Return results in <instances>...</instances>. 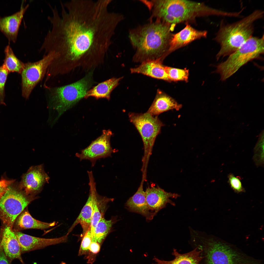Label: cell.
Returning <instances> with one entry per match:
<instances>
[{
  "label": "cell",
  "mask_w": 264,
  "mask_h": 264,
  "mask_svg": "<svg viewBox=\"0 0 264 264\" xmlns=\"http://www.w3.org/2000/svg\"><path fill=\"white\" fill-rule=\"evenodd\" d=\"M111 2L110 0H72L61 3V13L54 9L48 17L51 28L44 39L43 48L72 61L102 55L124 19L121 14L110 11Z\"/></svg>",
  "instance_id": "1"
},
{
  "label": "cell",
  "mask_w": 264,
  "mask_h": 264,
  "mask_svg": "<svg viewBox=\"0 0 264 264\" xmlns=\"http://www.w3.org/2000/svg\"><path fill=\"white\" fill-rule=\"evenodd\" d=\"M175 26L156 21L149 22L130 30L129 37L136 52L135 61H163L168 55Z\"/></svg>",
  "instance_id": "2"
},
{
  "label": "cell",
  "mask_w": 264,
  "mask_h": 264,
  "mask_svg": "<svg viewBox=\"0 0 264 264\" xmlns=\"http://www.w3.org/2000/svg\"><path fill=\"white\" fill-rule=\"evenodd\" d=\"M151 11L150 22H162L171 25L194 22L199 17L215 15L225 16L227 12L209 7L202 3L184 0H146Z\"/></svg>",
  "instance_id": "3"
},
{
  "label": "cell",
  "mask_w": 264,
  "mask_h": 264,
  "mask_svg": "<svg viewBox=\"0 0 264 264\" xmlns=\"http://www.w3.org/2000/svg\"><path fill=\"white\" fill-rule=\"evenodd\" d=\"M263 15V11L256 10L234 23L226 24L221 22L214 39L220 46L216 56L217 60L229 55L252 37L254 22Z\"/></svg>",
  "instance_id": "4"
},
{
  "label": "cell",
  "mask_w": 264,
  "mask_h": 264,
  "mask_svg": "<svg viewBox=\"0 0 264 264\" xmlns=\"http://www.w3.org/2000/svg\"><path fill=\"white\" fill-rule=\"evenodd\" d=\"M195 235L203 244L204 264H264L233 245L215 237L205 238L198 231Z\"/></svg>",
  "instance_id": "5"
},
{
  "label": "cell",
  "mask_w": 264,
  "mask_h": 264,
  "mask_svg": "<svg viewBox=\"0 0 264 264\" xmlns=\"http://www.w3.org/2000/svg\"><path fill=\"white\" fill-rule=\"evenodd\" d=\"M264 40V35L260 38L252 36L218 65L216 71L221 80H226L247 63L263 54Z\"/></svg>",
  "instance_id": "6"
},
{
  "label": "cell",
  "mask_w": 264,
  "mask_h": 264,
  "mask_svg": "<svg viewBox=\"0 0 264 264\" xmlns=\"http://www.w3.org/2000/svg\"><path fill=\"white\" fill-rule=\"evenodd\" d=\"M128 116L130 121L136 128L143 140L144 153L142 169L146 170L156 138L160 133L161 127L164 124L158 116H153L146 112L144 113L131 112Z\"/></svg>",
  "instance_id": "7"
},
{
  "label": "cell",
  "mask_w": 264,
  "mask_h": 264,
  "mask_svg": "<svg viewBox=\"0 0 264 264\" xmlns=\"http://www.w3.org/2000/svg\"><path fill=\"white\" fill-rule=\"evenodd\" d=\"M11 185L0 198V219L4 226L12 229L17 217L34 198L27 195L18 186L15 187Z\"/></svg>",
  "instance_id": "8"
},
{
  "label": "cell",
  "mask_w": 264,
  "mask_h": 264,
  "mask_svg": "<svg viewBox=\"0 0 264 264\" xmlns=\"http://www.w3.org/2000/svg\"><path fill=\"white\" fill-rule=\"evenodd\" d=\"M86 77L65 86L55 88L51 99L52 108L57 111L58 117L85 97L90 85Z\"/></svg>",
  "instance_id": "9"
},
{
  "label": "cell",
  "mask_w": 264,
  "mask_h": 264,
  "mask_svg": "<svg viewBox=\"0 0 264 264\" xmlns=\"http://www.w3.org/2000/svg\"><path fill=\"white\" fill-rule=\"evenodd\" d=\"M56 57L54 52H49L43 59L37 62L24 64L21 73L22 95L28 99L37 83L41 80L46 69Z\"/></svg>",
  "instance_id": "10"
},
{
  "label": "cell",
  "mask_w": 264,
  "mask_h": 264,
  "mask_svg": "<svg viewBox=\"0 0 264 264\" xmlns=\"http://www.w3.org/2000/svg\"><path fill=\"white\" fill-rule=\"evenodd\" d=\"M112 135V133L110 130H104L100 136L81 150L80 153H76V156L80 161L84 160H89L92 167L94 166L97 160L111 157L112 153L117 151L113 149L111 146L110 139Z\"/></svg>",
  "instance_id": "11"
},
{
  "label": "cell",
  "mask_w": 264,
  "mask_h": 264,
  "mask_svg": "<svg viewBox=\"0 0 264 264\" xmlns=\"http://www.w3.org/2000/svg\"><path fill=\"white\" fill-rule=\"evenodd\" d=\"M49 179L43 165L32 166L23 174L18 186L27 195L34 198Z\"/></svg>",
  "instance_id": "12"
},
{
  "label": "cell",
  "mask_w": 264,
  "mask_h": 264,
  "mask_svg": "<svg viewBox=\"0 0 264 264\" xmlns=\"http://www.w3.org/2000/svg\"><path fill=\"white\" fill-rule=\"evenodd\" d=\"M147 204L151 210L156 215L167 204L174 206L175 203L170 198H176L180 195L176 193L167 192L159 186L153 185L148 186L145 191Z\"/></svg>",
  "instance_id": "13"
},
{
  "label": "cell",
  "mask_w": 264,
  "mask_h": 264,
  "mask_svg": "<svg viewBox=\"0 0 264 264\" xmlns=\"http://www.w3.org/2000/svg\"><path fill=\"white\" fill-rule=\"evenodd\" d=\"M19 244L22 253H23L41 249L49 246L65 243L67 241L68 235L53 238L37 237L22 233L14 231Z\"/></svg>",
  "instance_id": "14"
},
{
  "label": "cell",
  "mask_w": 264,
  "mask_h": 264,
  "mask_svg": "<svg viewBox=\"0 0 264 264\" xmlns=\"http://www.w3.org/2000/svg\"><path fill=\"white\" fill-rule=\"evenodd\" d=\"M21 4L20 10L12 15L3 17H0V31L6 36L9 42L15 43L17 39L20 27L24 15L29 7Z\"/></svg>",
  "instance_id": "15"
},
{
  "label": "cell",
  "mask_w": 264,
  "mask_h": 264,
  "mask_svg": "<svg viewBox=\"0 0 264 264\" xmlns=\"http://www.w3.org/2000/svg\"><path fill=\"white\" fill-rule=\"evenodd\" d=\"M145 180L142 178L137 191L128 200L125 206L129 211L140 214L145 217L147 220L150 221L156 215L151 210L146 201L143 188Z\"/></svg>",
  "instance_id": "16"
},
{
  "label": "cell",
  "mask_w": 264,
  "mask_h": 264,
  "mask_svg": "<svg viewBox=\"0 0 264 264\" xmlns=\"http://www.w3.org/2000/svg\"><path fill=\"white\" fill-rule=\"evenodd\" d=\"M0 232V244L7 258L17 259L25 264L21 256V248L14 232L10 227L4 226Z\"/></svg>",
  "instance_id": "17"
},
{
  "label": "cell",
  "mask_w": 264,
  "mask_h": 264,
  "mask_svg": "<svg viewBox=\"0 0 264 264\" xmlns=\"http://www.w3.org/2000/svg\"><path fill=\"white\" fill-rule=\"evenodd\" d=\"M187 23L185 27L180 32L173 34L168 55L195 40L206 36L207 31L198 30L192 27L188 23Z\"/></svg>",
  "instance_id": "18"
},
{
  "label": "cell",
  "mask_w": 264,
  "mask_h": 264,
  "mask_svg": "<svg viewBox=\"0 0 264 264\" xmlns=\"http://www.w3.org/2000/svg\"><path fill=\"white\" fill-rule=\"evenodd\" d=\"M160 59L144 61L139 66L131 68L132 73L141 74L154 78L170 81Z\"/></svg>",
  "instance_id": "19"
},
{
  "label": "cell",
  "mask_w": 264,
  "mask_h": 264,
  "mask_svg": "<svg viewBox=\"0 0 264 264\" xmlns=\"http://www.w3.org/2000/svg\"><path fill=\"white\" fill-rule=\"evenodd\" d=\"M182 105L160 90H158L152 104L146 112L153 116H158L163 112L175 109L178 110Z\"/></svg>",
  "instance_id": "20"
},
{
  "label": "cell",
  "mask_w": 264,
  "mask_h": 264,
  "mask_svg": "<svg viewBox=\"0 0 264 264\" xmlns=\"http://www.w3.org/2000/svg\"><path fill=\"white\" fill-rule=\"evenodd\" d=\"M55 223V221L49 223L37 220L32 216L27 209H25L16 219L12 230L14 231L28 229L43 230L53 226Z\"/></svg>",
  "instance_id": "21"
},
{
  "label": "cell",
  "mask_w": 264,
  "mask_h": 264,
  "mask_svg": "<svg viewBox=\"0 0 264 264\" xmlns=\"http://www.w3.org/2000/svg\"><path fill=\"white\" fill-rule=\"evenodd\" d=\"M202 251V249L199 246L189 252L182 254L174 249L172 254L175 258L173 260L165 261L154 257L153 260L156 262L154 264H199L201 261L204 258V256H201Z\"/></svg>",
  "instance_id": "22"
},
{
  "label": "cell",
  "mask_w": 264,
  "mask_h": 264,
  "mask_svg": "<svg viewBox=\"0 0 264 264\" xmlns=\"http://www.w3.org/2000/svg\"><path fill=\"white\" fill-rule=\"evenodd\" d=\"M122 78H113L99 83L87 91L85 97L92 96L97 99L105 98L109 99L111 93Z\"/></svg>",
  "instance_id": "23"
},
{
  "label": "cell",
  "mask_w": 264,
  "mask_h": 264,
  "mask_svg": "<svg viewBox=\"0 0 264 264\" xmlns=\"http://www.w3.org/2000/svg\"><path fill=\"white\" fill-rule=\"evenodd\" d=\"M88 175L90 188L89 193L91 195L93 209L90 226L92 238L96 227L102 217L98 205L97 198L98 195L96 189V184L93 174L92 173L90 172Z\"/></svg>",
  "instance_id": "24"
},
{
  "label": "cell",
  "mask_w": 264,
  "mask_h": 264,
  "mask_svg": "<svg viewBox=\"0 0 264 264\" xmlns=\"http://www.w3.org/2000/svg\"><path fill=\"white\" fill-rule=\"evenodd\" d=\"M93 207L91 195L89 193L88 198L81 212L72 226L68 230L66 235H68L75 226L78 223L81 225L83 229L82 235L90 228Z\"/></svg>",
  "instance_id": "25"
},
{
  "label": "cell",
  "mask_w": 264,
  "mask_h": 264,
  "mask_svg": "<svg viewBox=\"0 0 264 264\" xmlns=\"http://www.w3.org/2000/svg\"><path fill=\"white\" fill-rule=\"evenodd\" d=\"M5 58L3 65L9 72H16L21 73L24 64L19 59L14 55L10 43L4 49Z\"/></svg>",
  "instance_id": "26"
},
{
  "label": "cell",
  "mask_w": 264,
  "mask_h": 264,
  "mask_svg": "<svg viewBox=\"0 0 264 264\" xmlns=\"http://www.w3.org/2000/svg\"><path fill=\"white\" fill-rule=\"evenodd\" d=\"M113 223L111 220H107L102 218L96 227L92 242L101 243L110 231Z\"/></svg>",
  "instance_id": "27"
},
{
  "label": "cell",
  "mask_w": 264,
  "mask_h": 264,
  "mask_svg": "<svg viewBox=\"0 0 264 264\" xmlns=\"http://www.w3.org/2000/svg\"><path fill=\"white\" fill-rule=\"evenodd\" d=\"M164 68L170 81H188L189 71L186 68L181 69L165 66Z\"/></svg>",
  "instance_id": "28"
},
{
  "label": "cell",
  "mask_w": 264,
  "mask_h": 264,
  "mask_svg": "<svg viewBox=\"0 0 264 264\" xmlns=\"http://www.w3.org/2000/svg\"><path fill=\"white\" fill-rule=\"evenodd\" d=\"M9 73L4 66H0V104L5 105L6 104L4 101V87Z\"/></svg>",
  "instance_id": "29"
},
{
  "label": "cell",
  "mask_w": 264,
  "mask_h": 264,
  "mask_svg": "<svg viewBox=\"0 0 264 264\" xmlns=\"http://www.w3.org/2000/svg\"><path fill=\"white\" fill-rule=\"evenodd\" d=\"M228 182L231 188L235 192L239 193L245 191L241 178L239 176H235L233 174L230 173L228 175Z\"/></svg>",
  "instance_id": "30"
},
{
  "label": "cell",
  "mask_w": 264,
  "mask_h": 264,
  "mask_svg": "<svg viewBox=\"0 0 264 264\" xmlns=\"http://www.w3.org/2000/svg\"><path fill=\"white\" fill-rule=\"evenodd\" d=\"M92 242V236L90 228L84 235L82 241L78 254L82 255L88 252L89 247Z\"/></svg>",
  "instance_id": "31"
},
{
  "label": "cell",
  "mask_w": 264,
  "mask_h": 264,
  "mask_svg": "<svg viewBox=\"0 0 264 264\" xmlns=\"http://www.w3.org/2000/svg\"><path fill=\"white\" fill-rule=\"evenodd\" d=\"M256 147L253 159L256 165L258 166H263L264 151L263 145L260 144Z\"/></svg>",
  "instance_id": "32"
},
{
  "label": "cell",
  "mask_w": 264,
  "mask_h": 264,
  "mask_svg": "<svg viewBox=\"0 0 264 264\" xmlns=\"http://www.w3.org/2000/svg\"><path fill=\"white\" fill-rule=\"evenodd\" d=\"M15 181L14 180H8L4 178L0 180V198L8 186L13 183Z\"/></svg>",
  "instance_id": "33"
},
{
  "label": "cell",
  "mask_w": 264,
  "mask_h": 264,
  "mask_svg": "<svg viewBox=\"0 0 264 264\" xmlns=\"http://www.w3.org/2000/svg\"><path fill=\"white\" fill-rule=\"evenodd\" d=\"M100 246L99 243L92 242L88 248V252L92 254H96L100 251Z\"/></svg>",
  "instance_id": "34"
},
{
  "label": "cell",
  "mask_w": 264,
  "mask_h": 264,
  "mask_svg": "<svg viewBox=\"0 0 264 264\" xmlns=\"http://www.w3.org/2000/svg\"><path fill=\"white\" fill-rule=\"evenodd\" d=\"M0 264H10L0 244Z\"/></svg>",
  "instance_id": "35"
}]
</instances>
